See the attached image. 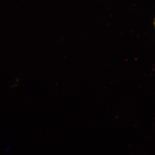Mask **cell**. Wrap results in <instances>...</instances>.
Wrapping results in <instances>:
<instances>
[{
  "instance_id": "cell-1",
  "label": "cell",
  "mask_w": 155,
  "mask_h": 155,
  "mask_svg": "<svg viewBox=\"0 0 155 155\" xmlns=\"http://www.w3.org/2000/svg\"></svg>"
}]
</instances>
